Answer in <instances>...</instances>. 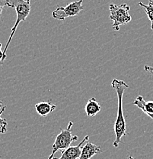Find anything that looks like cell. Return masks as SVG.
I'll list each match as a JSON object with an SVG mask.
<instances>
[{"mask_svg":"<svg viewBox=\"0 0 153 159\" xmlns=\"http://www.w3.org/2000/svg\"><path fill=\"white\" fill-rule=\"evenodd\" d=\"M111 87L116 90L117 96L118 110L116 121L114 123V133L115 139L113 142V145L115 148H117L120 143H122L121 139L123 136L127 135L126 132V124L123 116V97L124 91L129 88V85L125 81L118 79H113L111 82Z\"/></svg>","mask_w":153,"mask_h":159,"instance_id":"1","label":"cell"},{"mask_svg":"<svg viewBox=\"0 0 153 159\" xmlns=\"http://www.w3.org/2000/svg\"><path fill=\"white\" fill-rule=\"evenodd\" d=\"M9 2L10 3V8H13L15 10L17 18H16V21L14 26L11 29V32L10 36H9V39L6 43L4 51H3V61H6V52H7V50L9 48V44H10L11 39H12L15 33L18 26L21 21H25L28 16L30 14L31 9V0H9Z\"/></svg>","mask_w":153,"mask_h":159,"instance_id":"2","label":"cell"},{"mask_svg":"<svg viewBox=\"0 0 153 159\" xmlns=\"http://www.w3.org/2000/svg\"><path fill=\"white\" fill-rule=\"evenodd\" d=\"M110 19L113 21L112 28L113 30L118 31L121 25L128 24L132 20V17L130 15L129 11L130 7L127 4H121V6L112 4L110 5Z\"/></svg>","mask_w":153,"mask_h":159,"instance_id":"3","label":"cell"},{"mask_svg":"<svg viewBox=\"0 0 153 159\" xmlns=\"http://www.w3.org/2000/svg\"><path fill=\"white\" fill-rule=\"evenodd\" d=\"M73 126V122H70L66 129H62L60 133L56 137L54 143L53 145L52 152L47 159H53L55 153L58 151L63 152L69 147L71 146V144L75 141L78 140L77 135H73L72 134V128Z\"/></svg>","mask_w":153,"mask_h":159,"instance_id":"4","label":"cell"},{"mask_svg":"<svg viewBox=\"0 0 153 159\" xmlns=\"http://www.w3.org/2000/svg\"><path fill=\"white\" fill-rule=\"evenodd\" d=\"M82 2H83V0H78V1L72 2L70 3L66 7L59 6L53 11V18L60 20V21H64L67 18L78 16L84 9Z\"/></svg>","mask_w":153,"mask_h":159,"instance_id":"5","label":"cell"},{"mask_svg":"<svg viewBox=\"0 0 153 159\" xmlns=\"http://www.w3.org/2000/svg\"><path fill=\"white\" fill-rule=\"evenodd\" d=\"M88 139H89V136L86 135L79 145L69 147L65 151L62 152V155L60 158H54L53 159H78L81 155L83 145L87 141H88Z\"/></svg>","mask_w":153,"mask_h":159,"instance_id":"6","label":"cell"},{"mask_svg":"<svg viewBox=\"0 0 153 159\" xmlns=\"http://www.w3.org/2000/svg\"><path fill=\"white\" fill-rule=\"evenodd\" d=\"M133 104L140 109L145 114L153 119V101H147L146 102L142 96H138Z\"/></svg>","mask_w":153,"mask_h":159,"instance_id":"7","label":"cell"},{"mask_svg":"<svg viewBox=\"0 0 153 159\" xmlns=\"http://www.w3.org/2000/svg\"><path fill=\"white\" fill-rule=\"evenodd\" d=\"M101 152L102 151L99 146L91 142H88L82 147L81 155L78 159H91L95 155Z\"/></svg>","mask_w":153,"mask_h":159,"instance_id":"8","label":"cell"},{"mask_svg":"<svg viewBox=\"0 0 153 159\" xmlns=\"http://www.w3.org/2000/svg\"><path fill=\"white\" fill-rule=\"evenodd\" d=\"M56 108H57V106L55 104H53L51 102H47V101H42L35 105L36 112L41 116L44 117H46L47 115L53 112Z\"/></svg>","mask_w":153,"mask_h":159,"instance_id":"9","label":"cell"},{"mask_svg":"<svg viewBox=\"0 0 153 159\" xmlns=\"http://www.w3.org/2000/svg\"><path fill=\"white\" fill-rule=\"evenodd\" d=\"M85 110L88 117H93L96 116L98 112H101V106L97 102L95 97H92L88 99V101L87 102Z\"/></svg>","mask_w":153,"mask_h":159,"instance_id":"10","label":"cell"},{"mask_svg":"<svg viewBox=\"0 0 153 159\" xmlns=\"http://www.w3.org/2000/svg\"><path fill=\"white\" fill-rule=\"evenodd\" d=\"M139 5L145 9L149 21H151V29L153 31V0H149V4L146 5L142 2H139Z\"/></svg>","mask_w":153,"mask_h":159,"instance_id":"11","label":"cell"},{"mask_svg":"<svg viewBox=\"0 0 153 159\" xmlns=\"http://www.w3.org/2000/svg\"><path fill=\"white\" fill-rule=\"evenodd\" d=\"M2 101H0V134H5L7 132L8 122L6 119H2L1 115L3 113L5 109H6V106L2 105Z\"/></svg>","mask_w":153,"mask_h":159,"instance_id":"12","label":"cell"},{"mask_svg":"<svg viewBox=\"0 0 153 159\" xmlns=\"http://www.w3.org/2000/svg\"><path fill=\"white\" fill-rule=\"evenodd\" d=\"M5 6L11 7L9 0H0V20H1L2 13V10L4 9Z\"/></svg>","mask_w":153,"mask_h":159,"instance_id":"13","label":"cell"},{"mask_svg":"<svg viewBox=\"0 0 153 159\" xmlns=\"http://www.w3.org/2000/svg\"><path fill=\"white\" fill-rule=\"evenodd\" d=\"M144 70L145 71H146V72L149 73V74H151L152 75H153V67H150V66L149 65H145Z\"/></svg>","mask_w":153,"mask_h":159,"instance_id":"14","label":"cell"},{"mask_svg":"<svg viewBox=\"0 0 153 159\" xmlns=\"http://www.w3.org/2000/svg\"><path fill=\"white\" fill-rule=\"evenodd\" d=\"M3 63V51H2V44L0 43V66L2 65Z\"/></svg>","mask_w":153,"mask_h":159,"instance_id":"15","label":"cell"},{"mask_svg":"<svg viewBox=\"0 0 153 159\" xmlns=\"http://www.w3.org/2000/svg\"><path fill=\"white\" fill-rule=\"evenodd\" d=\"M128 159H135V158H133L132 155H129V156H128Z\"/></svg>","mask_w":153,"mask_h":159,"instance_id":"16","label":"cell"}]
</instances>
